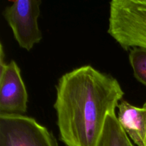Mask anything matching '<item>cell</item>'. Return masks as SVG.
<instances>
[{
	"label": "cell",
	"instance_id": "obj_1",
	"mask_svg": "<svg viewBox=\"0 0 146 146\" xmlns=\"http://www.w3.org/2000/svg\"><path fill=\"white\" fill-rule=\"evenodd\" d=\"M56 89L60 140L66 146H97L106 118L124 95L119 82L87 65L64 74Z\"/></svg>",
	"mask_w": 146,
	"mask_h": 146
},
{
	"label": "cell",
	"instance_id": "obj_2",
	"mask_svg": "<svg viewBox=\"0 0 146 146\" xmlns=\"http://www.w3.org/2000/svg\"><path fill=\"white\" fill-rule=\"evenodd\" d=\"M108 33L125 50L146 48V0H113Z\"/></svg>",
	"mask_w": 146,
	"mask_h": 146
},
{
	"label": "cell",
	"instance_id": "obj_3",
	"mask_svg": "<svg viewBox=\"0 0 146 146\" xmlns=\"http://www.w3.org/2000/svg\"><path fill=\"white\" fill-rule=\"evenodd\" d=\"M0 146H58L52 133L34 118L0 114Z\"/></svg>",
	"mask_w": 146,
	"mask_h": 146
},
{
	"label": "cell",
	"instance_id": "obj_4",
	"mask_svg": "<svg viewBox=\"0 0 146 146\" xmlns=\"http://www.w3.org/2000/svg\"><path fill=\"white\" fill-rule=\"evenodd\" d=\"M41 4L39 0L12 1V4L3 11L16 41L21 48L27 51H30L42 38L38 24Z\"/></svg>",
	"mask_w": 146,
	"mask_h": 146
},
{
	"label": "cell",
	"instance_id": "obj_5",
	"mask_svg": "<svg viewBox=\"0 0 146 146\" xmlns=\"http://www.w3.org/2000/svg\"><path fill=\"white\" fill-rule=\"evenodd\" d=\"M28 94L17 63H0V114L23 115L27 112Z\"/></svg>",
	"mask_w": 146,
	"mask_h": 146
},
{
	"label": "cell",
	"instance_id": "obj_6",
	"mask_svg": "<svg viewBox=\"0 0 146 146\" xmlns=\"http://www.w3.org/2000/svg\"><path fill=\"white\" fill-rule=\"evenodd\" d=\"M118 108V120L124 131L137 145L145 146L146 106L139 108L122 100Z\"/></svg>",
	"mask_w": 146,
	"mask_h": 146
},
{
	"label": "cell",
	"instance_id": "obj_7",
	"mask_svg": "<svg viewBox=\"0 0 146 146\" xmlns=\"http://www.w3.org/2000/svg\"><path fill=\"white\" fill-rule=\"evenodd\" d=\"M130 142L115 113L108 115L97 146H128Z\"/></svg>",
	"mask_w": 146,
	"mask_h": 146
},
{
	"label": "cell",
	"instance_id": "obj_8",
	"mask_svg": "<svg viewBox=\"0 0 146 146\" xmlns=\"http://www.w3.org/2000/svg\"><path fill=\"white\" fill-rule=\"evenodd\" d=\"M129 61L135 78L146 86V48L141 47L131 48Z\"/></svg>",
	"mask_w": 146,
	"mask_h": 146
},
{
	"label": "cell",
	"instance_id": "obj_9",
	"mask_svg": "<svg viewBox=\"0 0 146 146\" xmlns=\"http://www.w3.org/2000/svg\"><path fill=\"white\" fill-rule=\"evenodd\" d=\"M128 146H134L133 145L132 143H131V142H130L129 143V144H128Z\"/></svg>",
	"mask_w": 146,
	"mask_h": 146
},
{
	"label": "cell",
	"instance_id": "obj_10",
	"mask_svg": "<svg viewBox=\"0 0 146 146\" xmlns=\"http://www.w3.org/2000/svg\"><path fill=\"white\" fill-rule=\"evenodd\" d=\"M143 106H146V102L145 103V104H144ZM145 146H146V136H145Z\"/></svg>",
	"mask_w": 146,
	"mask_h": 146
}]
</instances>
